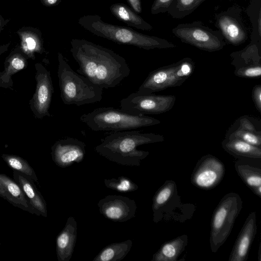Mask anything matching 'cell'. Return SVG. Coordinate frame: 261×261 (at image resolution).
<instances>
[{"instance_id":"1","label":"cell","mask_w":261,"mask_h":261,"mask_svg":"<svg viewBox=\"0 0 261 261\" xmlns=\"http://www.w3.org/2000/svg\"><path fill=\"white\" fill-rule=\"evenodd\" d=\"M70 45L77 72L100 88H114L129 75L125 59L112 50L82 39H72Z\"/></svg>"},{"instance_id":"2","label":"cell","mask_w":261,"mask_h":261,"mask_svg":"<svg viewBox=\"0 0 261 261\" xmlns=\"http://www.w3.org/2000/svg\"><path fill=\"white\" fill-rule=\"evenodd\" d=\"M164 141L163 136L137 130L114 132L101 140L95 151L101 156L117 164L139 166L149 154L147 151L137 149L139 146Z\"/></svg>"},{"instance_id":"3","label":"cell","mask_w":261,"mask_h":261,"mask_svg":"<svg viewBox=\"0 0 261 261\" xmlns=\"http://www.w3.org/2000/svg\"><path fill=\"white\" fill-rule=\"evenodd\" d=\"M78 23L91 33L120 44L133 45L146 50L176 47L165 39L143 34L128 27L107 23L98 15L82 16L79 19Z\"/></svg>"},{"instance_id":"4","label":"cell","mask_w":261,"mask_h":261,"mask_svg":"<svg viewBox=\"0 0 261 261\" xmlns=\"http://www.w3.org/2000/svg\"><path fill=\"white\" fill-rule=\"evenodd\" d=\"M58 57L61 97L64 104L80 106L101 101L103 89L74 71L61 53Z\"/></svg>"},{"instance_id":"5","label":"cell","mask_w":261,"mask_h":261,"mask_svg":"<svg viewBox=\"0 0 261 261\" xmlns=\"http://www.w3.org/2000/svg\"><path fill=\"white\" fill-rule=\"evenodd\" d=\"M80 121L93 131L119 132L155 125L160 120L145 115H134L113 107H101L83 114Z\"/></svg>"},{"instance_id":"6","label":"cell","mask_w":261,"mask_h":261,"mask_svg":"<svg viewBox=\"0 0 261 261\" xmlns=\"http://www.w3.org/2000/svg\"><path fill=\"white\" fill-rule=\"evenodd\" d=\"M242 208V199L234 192L225 195L216 206L211 222L210 242L213 253L227 240Z\"/></svg>"},{"instance_id":"7","label":"cell","mask_w":261,"mask_h":261,"mask_svg":"<svg viewBox=\"0 0 261 261\" xmlns=\"http://www.w3.org/2000/svg\"><path fill=\"white\" fill-rule=\"evenodd\" d=\"M194 68V62L190 58H185L173 64L158 68L148 74L136 92L149 94L168 88L178 87L192 75Z\"/></svg>"},{"instance_id":"8","label":"cell","mask_w":261,"mask_h":261,"mask_svg":"<svg viewBox=\"0 0 261 261\" xmlns=\"http://www.w3.org/2000/svg\"><path fill=\"white\" fill-rule=\"evenodd\" d=\"M172 33L182 42L207 51L220 50L226 45L219 30H214L200 21L178 24Z\"/></svg>"},{"instance_id":"9","label":"cell","mask_w":261,"mask_h":261,"mask_svg":"<svg viewBox=\"0 0 261 261\" xmlns=\"http://www.w3.org/2000/svg\"><path fill=\"white\" fill-rule=\"evenodd\" d=\"M174 95L141 94L132 93L120 101V109L134 115L159 114L167 112L173 107Z\"/></svg>"},{"instance_id":"10","label":"cell","mask_w":261,"mask_h":261,"mask_svg":"<svg viewBox=\"0 0 261 261\" xmlns=\"http://www.w3.org/2000/svg\"><path fill=\"white\" fill-rule=\"evenodd\" d=\"M225 173L223 163L216 156L206 154L197 162L191 174V183L199 189L211 190L221 182Z\"/></svg>"},{"instance_id":"11","label":"cell","mask_w":261,"mask_h":261,"mask_svg":"<svg viewBox=\"0 0 261 261\" xmlns=\"http://www.w3.org/2000/svg\"><path fill=\"white\" fill-rule=\"evenodd\" d=\"M241 12L240 7L234 6L215 16L216 27L219 29L224 39L234 45L244 43L248 38Z\"/></svg>"},{"instance_id":"12","label":"cell","mask_w":261,"mask_h":261,"mask_svg":"<svg viewBox=\"0 0 261 261\" xmlns=\"http://www.w3.org/2000/svg\"><path fill=\"white\" fill-rule=\"evenodd\" d=\"M260 44L253 42L243 49L230 54L236 76L245 78L260 77L261 75Z\"/></svg>"},{"instance_id":"13","label":"cell","mask_w":261,"mask_h":261,"mask_svg":"<svg viewBox=\"0 0 261 261\" xmlns=\"http://www.w3.org/2000/svg\"><path fill=\"white\" fill-rule=\"evenodd\" d=\"M99 213L114 222L127 221L135 216L137 208L135 201L121 195H107L98 203Z\"/></svg>"},{"instance_id":"14","label":"cell","mask_w":261,"mask_h":261,"mask_svg":"<svg viewBox=\"0 0 261 261\" xmlns=\"http://www.w3.org/2000/svg\"><path fill=\"white\" fill-rule=\"evenodd\" d=\"M85 143L77 139L67 137L56 142L51 147V157L54 163L61 168H66L84 159Z\"/></svg>"},{"instance_id":"15","label":"cell","mask_w":261,"mask_h":261,"mask_svg":"<svg viewBox=\"0 0 261 261\" xmlns=\"http://www.w3.org/2000/svg\"><path fill=\"white\" fill-rule=\"evenodd\" d=\"M257 232L256 213L251 212L247 217L236 240L228 261H246L250 247Z\"/></svg>"},{"instance_id":"16","label":"cell","mask_w":261,"mask_h":261,"mask_svg":"<svg viewBox=\"0 0 261 261\" xmlns=\"http://www.w3.org/2000/svg\"><path fill=\"white\" fill-rule=\"evenodd\" d=\"M0 197L15 207L39 216L30 204L19 186L5 174L0 173Z\"/></svg>"},{"instance_id":"17","label":"cell","mask_w":261,"mask_h":261,"mask_svg":"<svg viewBox=\"0 0 261 261\" xmlns=\"http://www.w3.org/2000/svg\"><path fill=\"white\" fill-rule=\"evenodd\" d=\"M77 238V223L70 216L63 229L56 238V253L58 261H69L75 245Z\"/></svg>"},{"instance_id":"18","label":"cell","mask_w":261,"mask_h":261,"mask_svg":"<svg viewBox=\"0 0 261 261\" xmlns=\"http://www.w3.org/2000/svg\"><path fill=\"white\" fill-rule=\"evenodd\" d=\"M13 179L19 186L30 204L38 212L39 216H47L46 203L41 193L30 177L13 170Z\"/></svg>"},{"instance_id":"19","label":"cell","mask_w":261,"mask_h":261,"mask_svg":"<svg viewBox=\"0 0 261 261\" xmlns=\"http://www.w3.org/2000/svg\"><path fill=\"white\" fill-rule=\"evenodd\" d=\"M238 175L254 194L261 197V169L239 160L234 164Z\"/></svg>"},{"instance_id":"20","label":"cell","mask_w":261,"mask_h":261,"mask_svg":"<svg viewBox=\"0 0 261 261\" xmlns=\"http://www.w3.org/2000/svg\"><path fill=\"white\" fill-rule=\"evenodd\" d=\"M223 148L236 158L260 159L261 148L237 138L225 139L222 142Z\"/></svg>"},{"instance_id":"21","label":"cell","mask_w":261,"mask_h":261,"mask_svg":"<svg viewBox=\"0 0 261 261\" xmlns=\"http://www.w3.org/2000/svg\"><path fill=\"white\" fill-rule=\"evenodd\" d=\"M188 237L183 234L163 244L151 261H176L188 245Z\"/></svg>"},{"instance_id":"22","label":"cell","mask_w":261,"mask_h":261,"mask_svg":"<svg viewBox=\"0 0 261 261\" xmlns=\"http://www.w3.org/2000/svg\"><path fill=\"white\" fill-rule=\"evenodd\" d=\"M110 10L117 19L130 27L143 31H150L152 29L150 24L124 4H113L111 5Z\"/></svg>"},{"instance_id":"23","label":"cell","mask_w":261,"mask_h":261,"mask_svg":"<svg viewBox=\"0 0 261 261\" xmlns=\"http://www.w3.org/2000/svg\"><path fill=\"white\" fill-rule=\"evenodd\" d=\"M40 73L36 95L38 111L43 115H49L48 110L51 101L53 88L49 73L43 70Z\"/></svg>"},{"instance_id":"24","label":"cell","mask_w":261,"mask_h":261,"mask_svg":"<svg viewBox=\"0 0 261 261\" xmlns=\"http://www.w3.org/2000/svg\"><path fill=\"white\" fill-rule=\"evenodd\" d=\"M132 246L131 240L110 244L104 247L93 261H120L128 253Z\"/></svg>"},{"instance_id":"25","label":"cell","mask_w":261,"mask_h":261,"mask_svg":"<svg viewBox=\"0 0 261 261\" xmlns=\"http://www.w3.org/2000/svg\"><path fill=\"white\" fill-rule=\"evenodd\" d=\"M176 193V183L172 180H167L156 191L152 199V205L154 222L159 221V215L162 208Z\"/></svg>"},{"instance_id":"26","label":"cell","mask_w":261,"mask_h":261,"mask_svg":"<svg viewBox=\"0 0 261 261\" xmlns=\"http://www.w3.org/2000/svg\"><path fill=\"white\" fill-rule=\"evenodd\" d=\"M16 34L18 35L23 49L28 52L39 51L42 49V33L37 28L23 27Z\"/></svg>"},{"instance_id":"27","label":"cell","mask_w":261,"mask_h":261,"mask_svg":"<svg viewBox=\"0 0 261 261\" xmlns=\"http://www.w3.org/2000/svg\"><path fill=\"white\" fill-rule=\"evenodd\" d=\"M206 1L207 0H173L167 12L174 18L181 19L193 13Z\"/></svg>"},{"instance_id":"28","label":"cell","mask_w":261,"mask_h":261,"mask_svg":"<svg viewBox=\"0 0 261 261\" xmlns=\"http://www.w3.org/2000/svg\"><path fill=\"white\" fill-rule=\"evenodd\" d=\"M226 138L239 139L253 145L261 147L260 132H257L253 125H239L237 129Z\"/></svg>"},{"instance_id":"29","label":"cell","mask_w":261,"mask_h":261,"mask_svg":"<svg viewBox=\"0 0 261 261\" xmlns=\"http://www.w3.org/2000/svg\"><path fill=\"white\" fill-rule=\"evenodd\" d=\"M247 13L252 24L251 42L260 43L261 40V0H250Z\"/></svg>"},{"instance_id":"30","label":"cell","mask_w":261,"mask_h":261,"mask_svg":"<svg viewBox=\"0 0 261 261\" xmlns=\"http://www.w3.org/2000/svg\"><path fill=\"white\" fill-rule=\"evenodd\" d=\"M2 157L8 167L13 170L27 175L34 181H38L34 170L25 160L15 155L4 154Z\"/></svg>"},{"instance_id":"31","label":"cell","mask_w":261,"mask_h":261,"mask_svg":"<svg viewBox=\"0 0 261 261\" xmlns=\"http://www.w3.org/2000/svg\"><path fill=\"white\" fill-rule=\"evenodd\" d=\"M104 184L108 188L121 193L134 192L139 188L130 179L124 176L111 179L105 178Z\"/></svg>"},{"instance_id":"32","label":"cell","mask_w":261,"mask_h":261,"mask_svg":"<svg viewBox=\"0 0 261 261\" xmlns=\"http://www.w3.org/2000/svg\"><path fill=\"white\" fill-rule=\"evenodd\" d=\"M173 0H154L151 7L152 14H157L167 12Z\"/></svg>"},{"instance_id":"33","label":"cell","mask_w":261,"mask_h":261,"mask_svg":"<svg viewBox=\"0 0 261 261\" xmlns=\"http://www.w3.org/2000/svg\"><path fill=\"white\" fill-rule=\"evenodd\" d=\"M252 98L256 109L261 113V85H255L252 90Z\"/></svg>"},{"instance_id":"34","label":"cell","mask_w":261,"mask_h":261,"mask_svg":"<svg viewBox=\"0 0 261 261\" xmlns=\"http://www.w3.org/2000/svg\"><path fill=\"white\" fill-rule=\"evenodd\" d=\"M132 9L137 13L142 12V5L141 0H127Z\"/></svg>"},{"instance_id":"35","label":"cell","mask_w":261,"mask_h":261,"mask_svg":"<svg viewBox=\"0 0 261 261\" xmlns=\"http://www.w3.org/2000/svg\"><path fill=\"white\" fill-rule=\"evenodd\" d=\"M11 65L14 68L17 70H21L24 67V63L23 61L19 57H14L12 61Z\"/></svg>"},{"instance_id":"36","label":"cell","mask_w":261,"mask_h":261,"mask_svg":"<svg viewBox=\"0 0 261 261\" xmlns=\"http://www.w3.org/2000/svg\"><path fill=\"white\" fill-rule=\"evenodd\" d=\"M41 3L47 7H52L59 5L62 0H40Z\"/></svg>"},{"instance_id":"37","label":"cell","mask_w":261,"mask_h":261,"mask_svg":"<svg viewBox=\"0 0 261 261\" xmlns=\"http://www.w3.org/2000/svg\"><path fill=\"white\" fill-rule=\"evenodd\" d=\"M9 21V19L4 18L0 15V32L4 29V27Z\"/></svg>"},{"instance_id":"38","label":"cell","mask_w":261,"mask_h":261,"mask_svg":"<svg viewBox=\"0 0 261 261\" xmlns=\"http://www.w3.org/2000/svg\"><path fill=\"white\" fill-rule=\"evenodd\" d=\"M258 260H260V244H259V249H258Z\"/></svg>"},{"instance_id":"39","label":"cell","mask_w":261,"mask_h":261,"mask_svg":"<svg viewBox=\"0 0 261 261\" xmlns=\"http://www.w3.org/2000/svg\"><path fill=\"white\" fill-rule=\"evenodd\" d=\"M0 246H1V243H0Z\"/></svg>"}]
</instances>
